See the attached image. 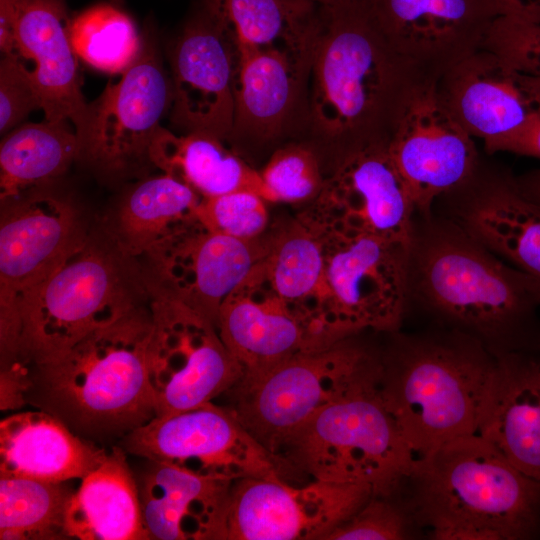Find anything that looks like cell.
I'll list each match as a JSON object with an SVG mask.
<instances>
[{"label":"cell","instance_id":"1","mask_svg":"<svg viewBox=\"0 0 540 540\" xmlns=\"http://www.w3.org/2000/svg\"><path fill=\"white\" fill-rule=\"evenodd\" d=\"M427 81L389 44L365 0L320 5L307 142L330 153L331 167L357 149L388 144L411 96Z\"/></svg>","mask_w":540,"mask_h":540},{"label":"cell","instance_id":"2","mask_svg":"<svg viewBox=\"0 0 540 540\" xmlns=\"http://www.w3.org/2000/svg\"><path fill=\"white\" fill-rule=\"evenodd\" d=\"M152 332L148 302L59 357L24 364L25 405L51 414L84 439L123 438L156 416L148 374Z\"/></svg>","mask_w":540,"mask_h":540},{"label":"cell","instance_id":"3","mask_svg":"<svg viewBox=\"0 0 540 540\" xmlns=\"http://www.w3.org/2000/svg\"><path fill=\"white\" fill-rule=\"evenodd\" d=\"M493 353L518 351L540 308V283L460 225L416 230L409 250L408 295Z\"/></svg>","mask_w":540,"mask_h":540},{"label":"cell","instance_id":"4","mask_svg":"<svg viewBox=\"0 0 540 540\" xmlns=\"http://www.w3.org/2000/svg\"><path fill=\"white\" fill-rule=\"evenodd\" d=\"M406 483L412 489L405 506L433 539L540 536V480L521 472L478 434L416 460Z\"/></svg>","mask_w":540,"mask_h":540},{"label":"cell","instance_id":"5","mask_svg":"<svg viewBox=\"0 0 540 540\" xmlns=\"http://www.w3.org/2000/svg\"><path fill=\"white\" fill-rule=\"evenodd\" d=\"M495 369L496 355L456 329L401 336L381 356L380 395L415 460L477 434Z\"/></svg>","mask_w":540,"mask_h":540},{"label":"cell","instance_id":"6","mask_svg":"<svg viewBox=\"0 0 540 540\" xmlns=\"http://www.w3.org/2000/svg\"><path fill=\"white\" fill-rule=\"evenodd\" d=\"M133 260L106 234L96 237L91 233L80 249L24 299L20 362L30 365L55 359L142 304L149 288Z\"/></svg>","mask_w":540,"mask_h":540},{"label":"cell","instance_id":"7","mask_svg":"<svg viewBox=\"0 0 540 540\" xmlns=\"http://www.w3.org/2000/svg\"><path fill=\"white\" fill-rule=\"evenodd\" d=\"M380 378L320 410L292 431L274 455L312 479L368 485L373 496L393 497L415 458L387 411Z\"/></svg>","mask_w":540,"mask_h":540},{"label":"cell","instance_id":"8","mask_svg":"<svg viewBox=\"0 0 540 540\" xmlns=\"http://www.w3.org/2000/svg\"><path fill=\"white\" fill-rule=\"evenodd\" d=\"M380 375L381 355L350 336L298 353L259 378L239 381L227 392L232 398L229 408L274 455L283 439L307 419Z\"/></svg>","mask_w":540,"mask_h":540},{"label":"cell","instance_id":"9","mask_svg":"<svg viewBox=\"0 0 540 540\" xmlns=\"http://www.w3.org/2000/svg\"><path fill=\"white\" fill-rule=\"evenodd\" d=\"M91 233L78 207L45 187L1 202L0 358H19L24 299L48 279Z\"/></svg>","mask_w":540,"mask_h":540},{"label":"cell","instance_id":"10","mask_svg":"<svg viewBox=\"0 0 540 540\" xmlns=\"http://www.w3.org/2000/svg\"><path fill=\"white\" fill-rule=\"evenodd\" d=\"M170 105V77L158 45L143 34L138 54L121 78L89 103L86 127L78 137V161L106 182L144 176L153 166L151 143Z\"/></svg>","mask_w":540,"mask_h":540},{"label":"cell","instance_id":"11","mask_svg":"<svg viewBox=\"0 0 540 540\" xmlns=\"http://www.w3.org/2000/svg\"><path fill=\"white\" fill-rule=\"evenodd\" d=\"M147 285L153 319L148 374L156 416L193 409L227 393L243 370L217 327Z\"/></svg>","mask_w":540,"mask_h":540},{"label":"cell","instance_id":"12","mask_svg":"<svg viewBox=\"0 0 540 540\" xmlns=\"http://www.w3.org/2000/svg\"><path fill=\"white\" fill-rule=\"evenodd\" d=\"M130 454L229 481L283 477L284 468L229 407L212 402L155 416L122 438ZM284 478V477H283Z\"/></svg>","mask_w":540,"mask_h":540},{"label":"cell","instance_id":"13","mask_svg":"<svg viewBox=\"0 0 540 540\" xmlns=\"http://www.w3.org/2000/svg\"><path fill=\"white\" fill-rule=\"evenodd\" d=\"M409 250L371 234L329 232L324 300L342 337L399 328L408 297Z\"/></svg>","mask_w":540,"mask_h":540},{"label":"cell","instance_id":"14","mask_svg":"<svg viewBox=\"0 0 540 540\" xmlns=\"http://www.w3.org/2000/svg\"><path fill=\"white\" fill-rule=\"evenodd\" d=\"M373 496L365 484L324 480L295 487L283 477L232 483L217 539L326 540Z\"/></svg>","mask_w":540,"mask_h":540},{"label":"cell","instance_id":"15","mask_svg":"<svg viewBox=\"0 0 540 540\" xmlns=\"http://www.w3.org/2000/svg\"><path fill=\"white\" fill-rule=\"evenodd\" d=\"M270 245L206 229L199 221L143 257L149 285L185 304L216 327L225 301L267 258Z\"/></svg>","mask_w":540,"mask_h":540},{"label":"cell","instance_id":"16","mask_svg":"<svg viewBox=\"0 0 540 540\" xmlns=\"http://www.w3.org/2000/svg\"><path fill=\"white\" fill-rule=\"evenodd\" d=\"M436 83L415 90L388 142L416 212L427 217L436 200L466 184L480 166L473 137L442 103Z\"/></svg>","mask_w":540,"mask_h":540},{"label":"cell","instance_id":"17","mask_svg":"<svg viewBox=\"0 0 540 540\" xmlns=\"http://www.w3.org/2000/svg\"><path fill=\"white\" fill-rule=\"evenodd\" d=\"M171 125L228 141L235 109L238 53L231 36L205 9L176 39L170 53Z\"/></svg>","mask_w":540,"mask_h":540},{"label":"cell","instance_id":"18","mask_svg":"<svg viewBox=\"0 0 540 540\" xmlns=\"http://www.w3.org/2000/svg\"><path fill=\"white\" fill-rule=\"evenodd\" d=\"M389 44L436 80L481 49L500 16L494 0H365Z\"/></svg>","mask_w":540,"mask_h":540},{"label":"cell","instance_id":"19","mask_svg":"<svg viewBox=\"0 0 540 540\" xmlns=\"http://www.w3.org/2000/svg\"><path fill=\"white\" fill-rule=\"evenodd\" d=\"M436 90L453 117L487 152L540 118V77L481 48L438 79Z\"/></svg>","mask_w":540,"mask_h":540},{"label":"cell","instance_id":"20","mask_svg":"<svg viewBox=\"0 0 540 540\" xmlns=\"http://www.w3.org/2000/svg\"><path fill=\"white\" fill-rule=\"evenodd\" d=\"M66 0H0V44L32 60L44 118L69 121L79 137L89 103L80 87Z\"/></svg>","mask_w":540,"mask_h":540},{"label":"cell","instance_id":"21","mask_svg":"<svg viewBox=\"0 0 540 540\" xmlns=\"http://www.w3.org/2000/svg\"><path fill=\"white\" fill-rule=\"evenodd\" d=\"M315 46L238 54L234 121L228 141L265 145L303 133Z\"/></svg>","mask_w":540,"mask_h":540},{"label":"cell","instance_id":"22","mask_svg":"<svg viewBox=\"0 0 540 540\" xmlns=\"http://www.w3.org/2000/svg\"><path fill=\"white\" fill-rule=\"evenodd\" d=\"M317 198L333 213V230L371 234L410 247L416 208L388 144L369 145L338 160Z\"/></svg>","mask_w":540,"mask_h":540},{"label":"cell","instance_id":"23","mask_svg":"<svg viewBox=\"0 0 540 540\" xmlns=\"http://www.w3.org/2000/svg\"><path fill=\"white\" fill-rule=\"evenodd\" d=\"M217 329L243 370L239 381L254 380L298 353L340 341L325 322L293 311L276 295L256 301L240 288L223 304Z\"/></svg>","mask_w":540,"mask_h":540},{"label":"cell","instance_id":"24","mask_svg":"<svg viewBox=\"0 0 540 540\" xmlns=\"http://www.w3.org/2000/svg\"><path fill=\"white\" fill-rule=\"evenodd\" d=\"M457 224L500 258L540 283V204L511 175L482 172L452 192Z\"/></svg>","mask_w":540,"mask_h":540},{"label":"cell","instance_id":"25","mask_svg":"<svg viewBox=\"0 0 540 540\" xmlns=\"http://www.w3.org/2000/svg\"><path fill=\"white\" fill-rule=\"evenodd\" d=\"M138 483L148 539L215 540L233 481L149 461Z\"/></svg>","mask_w":540,"mask_h":540},{"label":"cell","instance_id":"26","mask_svg":"<svg viewBox=\"0 0 540 540\" xmlns=\"http://www.w3.org/2000/svg\"><path fill=\"white\" fill-rule=\"evenodd\" d=\"M495 355L477 434L521 472L540 480V362L519 350Z\"/></svg>","mask_w":540,"mask_h":540},{"label":"cell","instance_id":"27","mask_svg":"<svg viewBox=\"0 0 540 540\" xmlns=\"http://www.w3.org/2000/svg\"><path fill=\"white\" fill-rule=\"evenodd\" d=\"M107 453L42 410L18 412L0 422V476L81 480Z\"/></svg>","mask_w":540,"mask_h":540},{"label":"cell","instance_id":"28","mask_svg":"<svg viewBox=\"0 0 540 540\" xmlns=\"http://www.w3.org/2000/svg\"><path fill=\"white\" fill-rule=\"evenodd\" d=\"M66 511V534L79 540H147L138 483L118 447L80 480Z\"/></svg>","mask_w":540,"mask_h":540},{"label":"cell","instance_id":"29","mask_svg":"<svg viewBox=\"0 0 540 540\" xmlns=\"http://www.w3.org/2000/svg\"><path fill=\"white\" fill-rule=\"evenodd\" d=\"M201 197L181 180L163 173L144 177L121 198L106 235L125 256H144L156 245L198 222Z\"/></svg>","mask_w":540,"mask_h":540},{"label":"cell","instance_id":"30","mask_svg":"<svg viewBox=\"0 0 540 540\" xmlns=\"http://www.w3.org/2000/svg\"><path fill=\"white\" fill-rule=\"evenodd\" d=\"M154 167L209 198L235 191L262 196L259 171L225 146L224 140L205 132L177 135L162 125L150 147Z\"/></svg>","mask_w":540,"mask_h":540},{"label":"cell","instance_id":"31","mask_svg":"<svg viewBox=\"0 0 540 540\" xmlns=\"http://www.w3.org/2000/svg\"><path fill=\"white\" fill-rule=\"evenodd\" d=\"M237 53L262 48H301L316 43L320 5L304 0H204Z\"/></svg>","mask_w":540,"mask_h":540},{"label":"cell","instance_id":"32","mask_svg":"<svg viewBox=\"0 0 540 540\" xmlns=\"http://www.w3.org/2000/svg\"><path fill=\"white\" fill-rule=\"evenodd\" d=\"M80 142L69 121L24 123L0 145V202L45 187L79 160Z\"/></svg>","mask_w":540,"mask_h":540},{"label":"cell","instance_id":"33","mask_svg":"<svg viewBox=\"0 0 540 540\" xmlns=\"http://www.w3.org/2000/svg\"><path fill=\"white\" fill-rule=\"evenodd\" d=\"M74 491L66 482L0 476V539L68 538L66 511Z\"/></svg>","mask_w":540,"mask_h":540},{"label":"cell","instance_id":"34","mask_svg":"<svg viewBox=\"0 0 540 540\" xmlns=\"http://www.w3.org/2000/svg\"><path fill=\"white\" fill-rule=\"evenodd\" d=\"M70 37L78 57L110 73H122L141 43L132 20L110 5L93 6L71 20Z\"/></svg>","mask_w":540,"mask_h":540},{"label":"cell","instance_id":"35","mask_svg":"<svg viewBox=\"0 0 540 540\" xmlns=\"http://www.w3.org/2000/svg\"><path fill=\"white\" fill-rule=\"evenodd\" d=\"M275 295L286 304L313 294L325 296V253L309 231L291 230L271 243L265 260Z\"/></svg>","mask_w":540,"mask_h":540},{"label":"cell","instance_id":"36","mask_svg":"<svg viewBox=\"0 0 540 540\" xmlns=\"http://www.w3.org/2000/svg\"><path fill=\"white\" fill-rule=\"evenodd\" d=\"M262 197L297 202L317 197L325 183L321 158L309 142H293L276 149L259 171Z\"/></svg>","mask_w":540,"mask_h":540},{"label":"cell","instance_id":"37","mask_svg":"<svg viewBox=\"0 0 540 540\" xmlns=\"http://www.w3.org/2000/svg\"><path fill=\"white\" fill-rule=\"evenodd\" d=\"M265 201L252 191H235L203 198L197 209V218L209 231L240 239H254L267 225Z\"/></svg>","mask_w":540,"mask_h":540},{"label":"cell","instance_id":"38","mask_svg":"<svg viewBox=\"0 0 540 540\" xmlns=\"http://www.w3.org/2000/svg\"><path fill=\"white\" fill-rule=\"evenodd\" d=\"M414 520L405 505L391 497L371 496L349 519L335 528L326 540H399L411 535Z\"/></svg>","mask_w":540,"mask_h":540},{"label":"cell","instance_id":"39","mask_svg":"<svg viewBox=\"0 0 540 540\" xmlns=\"http://www.w3.org/2000/svg\"><path fill=\"white\" fill-rule=\"evenodd\" d=\"M482 48L498 54L517 69L540 77V24L499 16L490 26Z\"/></svg>","mask_w":540,"mask_h":540},{"label":"cell","instance_id":"40","mask_svg":"<svg viewBox=\"0 0 540 540\" xmlns=\"http://www.w3.org/2000/svg\"><path fill=\"white\" fill-rule=\"evenodd\" d=\"M18 54L3 55L0 63V132L6 134L34 110L41 98L32 71Z\"/></svg>","mask_w":540,"mask_h":540},{"label":"cell","instance_id":"41","mask_svg":"<svg viewBox=\"0 0 540 540\" xmlns=\"http://www.w3.org/2000/svg\"><path fill=\"white\" fill-rule=\"evenodd\" d=\"M499 151L540 158V118L497 143L489 153Z\"/></svg>","mask_w":540,"mask_h":540},{"label":"cell","instance_id":"42","mask_svg":"<svg viewBox=\"0 0 540 540\" xmlns=\"http://www.w3.org/2000/svg\"><path fill=\"white\" fill-rule=\"evenodd\" d=\"M500 16L540 24V0H494Z\"/></svg>","mask_w":540,"mask_h":540},{"label":"cell","instance_id":"43","mask_svg":"<svg viewBox=\"0 0 540 540\" xmlns=\"http://www.w3.org/2000/svg\"><path fill=\"white\" fill-rule=\"evenodd\" d=\"M516 181L525 196L540 204V169L526 173Z\"/></svg>","mask_w":540,"mask_h":540},{"label":"cell","instance_id":"44","mask_svg":"<svg viewBox=\"0 0 540 540\" xmlns=\"http://www.w3.org/2000/svg\"><path fill=\"white\" fill-rule=\"evenodd\" d=\"M304 1H308L317 5H329V4H334L341 0H304Z\"/></svg>","mask_w":540,"mask_h":540},{"label":"cell","instance_id":"45","mask_svg":"<svg viewBox=\"0 0 540 540\" xmlns=\"http://www.w3.org/2000/svg\"><path fill=\"white\" fill-rule=\"evenodd\" d=\"M539 362H540V360H539Z\"/></svg>","mask_w":540,"mask_h":540}]
</instances>
